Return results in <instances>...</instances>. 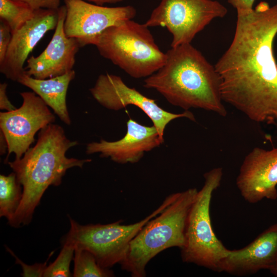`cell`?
Wrapping results in <instances>:
<instances>
[{
	"label": "cell",
	"mask_w": 277,
	"mask_h": 277,
	"mask_svg": "<svg viewBox=\"0 0 277 277\" xmlns=\"http://www.w3.org/2000/svg\"><path fill=\"white\" fill-rule=\"evenodd\" d=\"M75 247L70 243L63 242L62 249L55 260L47 266L44 277L73 276L70 270V265L73 260Z\"/></svg>",
	"instance_id": "21"
},
{
	"label": "cell",
	"mask_w": 277,
	"mask_h": 277,
	"mask_svg": "<svg viewBox=\"0 0 277 277\" xmlns=\"http://www.w3.org/2000/svg\"><path fill=\"white\" fill-rule=\"evenodd\" d=\"M75 76L73 70L60 76L42 80L24 73L17 82L31 89L52 109L63 122L69 125L71 120L67 107L66 95L69 84Z\"/></svg>",
	"instance_id": "17"
},
{
	"label": "cell",
	"mask_w": 277,
	"mask_h": 277,
	"mask_svg": "<svg viewBox=\"0 0 277 277\" xmlns=\"http://www.w3.org/2000/svg\"><path fill=\"white\" fill-rule=\"evenodd\" d=\"M174 195V193L168 195L152 213L132 224L122 225L118 221L108 224L83 225L69 217L70 228L63 242L90 251L102 268L109 269L120 264L131 240L146 223L170 204Z\"/></svg>",
	"instance_id": "7"
},
{
	"label": "cell",
	"mask_w": 277,
	"mask_h": 277,
	"mask_svg": "<svg viewBox=\"0 0 277 277\" xmlns=\"http://www.w3.org/2000/svg\"><path fill=\"white\" fill-rule=\"evenodd\" d=\"M7 84L4 83L0 84V109L11 111L16 108L11 104L7 95Z\"/></svg>",
	"instance_id": "25"
},
{
	"label": "cell",
	"mask_w": 277,
	"mask_h": 277,
	"mask_svg": "<svg viewBox=\"0 0 277 277\" xmlns=\"http://www.w3.org/2000/svg\"><path fill=\"white\" fill-rule=\"evenodd\" d=\"M277 260V223L259 234L245 247L228 250L221 264V272L236 275L270 270Z\"/></svg>",
	"instance_id": "16"
},
{
	"label": "cell",
	"mask_w": 277,
	"mask_h": 277,
	"mask_svg": "<svg viewBox=\"0 0 277 277\" xmlns=\"http://www.w3.org/2000/svg\"><path fill=\"white\" fill-rule=\"evenodd\" d=\"M77 144V141L67 137L61 126L50 124L39 131L35 145L21 158L7 162L23 187L21 204L8 221L11 226L18 228L28 225L47 189L50 186L60 185L69 169L82 168L91 161L66 156V152Z\"/></svg>",
	"instance_id": "3"
},
{
	"label": "cell",
	"mask_w": 277,
	"mask_h": 277,
	"mask_svg": "<svg viewBox=\"0 0 277 277\" xmlns=\"http://www.w3.org/2000/svg\"><path fill=\"white\" fill-rule=\"evenodd\" d=\"M0 148H1V154L3 155L6 153L7 150L8 151V145L6 140L4 134L1 131L0 135Z\"/></svg>",
	"instance_id": "27"
},
{
	"label": "cell",
	"mask_w": 277,
	"mask_h": 277,
	"mask_svg": "<svg viewBox=\"0 0 277 277\" xmlns=\"http://www.w3.org/2000/svg\"><path fill=\"white\" fill-rule=\"evenodd\" d=\"M244 200L251 204L277 198V147L254 148L244 158L236 180Z\"/></svg>",
	"instance_id": "12"
},
{
	"label": "cell",
	"mask_w": 277,
	"mask_h": 277,
	"mask_svg": "<svg viewBox=\"0 0 277 277\" xmlns=\"http://www.w3.org/2000/svg\"><path fill=\"white\" fill-rule=\"evenodd\" d=\"M35 10L19 1L0 0V19L8 25L12 34L33 16Z\"/></svg>",
	"instance_id": "19"
},
{
	"label": "cell",
	"mask_w": 277,
	"mask_h": 277,
	"mask_svg": "<svg viewBox=\"0 0 277 277\" xmlns=\"http://www.w3.org/2000/svg\"><path fill=\"white\" fill-rule=\"evenodd\" d=\"M58 9L35 10L33 16L12 34L5 60L0 64V71L7 78L17 82L25 73L24 65L29 54L47 32L55 29Z\"/></svg>",
	"instance_id": "13"
},
{
	"label": "cell",
	"mask_w": 277,
	"mask_h": 277,
	"mask_svg": "<svg viewBox=\"0 0 277 277\" xmlns=\"http://www.w3.org/2000/svg\"><path fill=\"white\" fill-rule=\"evenodd\" d=\"M23 104L18 109L0 112L1 131L8 145L5 162L11 153L21 158L34 142L36 133L55 121L45 102L34 92L20 93Z\"/></svg>",
	"instance_id": "9"
},
{
	"label": "cell",
	"mask_w": 277,
	"mask_h": 277,
	"mask_svg": "<svg viewBox=\"0 0 277 277\" xmlns=\"http://www.w3.org/2000/svg\"><path fill=\"white\" fill-rule=\"evenodd\" d=\"M269 270L274 276H277V260L273 266Z\"/></svg>",
	"instance_id": "29"
},
{
	"label": "cell",
	"mask_w": 277,
	"mask_h": 277,
	"mask_svg": "<svg viewBox=\"0 0 277 277\" xmlns=\"http://www.w3.org/2000/svg\"><path fill=\"white\" fill-rule=\"evenodd\" d=\"M223 169L216 167L204 174V184L189 210L185 231L183 261L221 272V264L229 249L214 232L210 207L213 193L220 185Z\"/></svg>",
	"instance_id": "6"
},
{
	"label": "cell",
	"mask_w": 277,
	"mask_h": 277,
	"mask_svg": "<svg viewBox=\"0 0 277 277\" xmlns=\"http://www.w3.org/2000/svg\"><path fill=\"white\" fill-rule=\"evenodd\" d=\"M89 3H93L96 5L103 6L105 4H114L124 0H84Z\"/></svg>",
	"instance_id": "28"
},
{
	"label": "cell",
	"mask_w": 277,
	"mask_h": 277,
	"mask_svg": "<svg viewBox=\"0 0 277 277\" xmlns=\"http://www.w3.org/2000/svg\"><path fill=\"white\" fill-rule=\"evenodd\" d=\"M66 12L65 5L60 6L53 36L39 55L27 59L25 68L26 75L42 80L60 76L73 70L76 54L81 47L76 39L68 37L65 32Z\"/></svg>",
	"instance_id": "14"
},
{
	"label": "cell",
	"mask_w": 277,
	"mask_h": 277,
	"mask_svg": "<svg viewBox=\"0 0 277 277\" xmlns=\"http://www.w3.org/2000/svg\"><path fill=\"white\" fill-rule=\"evenodd\" d=\"M166 54L164 65L146 77L144 87L155 90L170 104L185 110L200 108L226 116L214 66L191 43L171 47Z\"/></svg>",
	"instance_id": "2"
},
{
	"label": "cell",
	"mask_w": 277,
	"mask_h": 277,
	"mask_svg": "<svg viewBox=\"0 0 277 277\" xmlns=\"http://www.w3.org/2000/svg\"><path fill=\"white\" fill-rule=\"evenodd\" d=\"M0 23V64L4 62L9 47L12 34L10 28L4 21Z\"/></svg>",
	"instance_id": "23"
},
{
	"label": "cell",
	"mask_w": 277,
	"mask_h": 277,
	"mask_svg": "<svg viewBox=\"0 0 277 277\" xmlns=\"http://www.w3.org/2000/svg\"><path fill=\"white\" fill-rule=\"evenodd\" d=\"M22 185L13 172L8 175H0V216L8 221L16 213L22 199Z\"/></svg>",
	"instance_id": "18"
},
{
	"label": "cell",
	"mask_w": 277,
	"mask_h": 277,
	"mask_svg": "<svg viewBox=\"0 0 277 277\" xmlns=\"http://www.w3.org/2000/svg\"><path fill=\"white\" fill-rule=\"evenodd\" d=\"M89 90L93 98L107 109L118 111L131 105L140 109L151 120L163 140L165 128L172 120L186 117L195 121L194 115L189 110L181 113L165 110L155 100L145 96L134 88L128 87L117 75L108 73L100 75Z\"/></svg>",
	"instance_id": "10"
},
{
	"label": "cell",
	"mask_w": 277,
	"mask_h": 277,
	"mask_svg": "<svg viewBox=\"0 0 277 277\" xmlns=\"http://www.w3.org/2000/svg\"><path fill=\"white\" fill-rule=\"evenodd\" d=\"M93 45L101 55L135 78L149 77L166 60L149 27L132 19L108 28Z\"/></svg>",
	"instance_id": "5"
},
{
	"label": "cell",
	"mask_w": 277,
	"mask_h": 277,
	"mask_svg": "<svg viewBox=\"0 0 277 277\" xmlns=\"http://www.w3.org/2000/svg\"><path fill=\"white\" fill-rule=\"evenodd\" d=\"M74 277H109L114 276L108 268L101 267L95 256L90 251L75 247L74 254Z\"/></svg>",
	"instance_id": "20"
},
{
	"label": "cell",
	"mask_w": 277,
	"mask_h": 277,
	"mask_svg": "<svg viewBox=\"0 0 277 277\" xmlns=\"http://www.w3.org/2000/svg\"><path fill=\"white\" fill-rule=\"evenodd\" d=\"M7 250L11 253L13 257L15 259L16 263L19 264L22 268V273L21 275L23 276H37L41 277L43 276L45 269L47 266V262L44 263H35L32 265H29L21 261L18 259L7 247H6Z\"/></svg>",
	"instance_id": "22"
},
{
	"label": "cell",
	"mask_w": 277,
	"mask_h": 277,
	"mask_svg": "<svg viewBox=\"0 0 277 277\" xmlns=\"http://www.w3.org/2000/svg\"><path fill=\"white\" fill-rule=\"evenodd\" d=\"M236 11L233 39L214 65L223 101L252 121L277 126V4Z\"/></svg>",
	"instance_id": "1"
},
{
	"label": "cell",
	"mask_w": 277,
	"mask_h": 277,
	"mask_svg": "<svg viewBox=\"0 0 277 277\" xmlns=\"http://www.w3.org/2000/svg\"><path fill=\"white\" fill-rule=\"evenodd\" d=\"M228 3L236 11L251 10L253 9V5L256 0H227Z\"/></svg>",
	"instance_id": "26"
},
{
	"label": "cell",
	"mask_w": 277,
	"mask_h": 277,
	"mask_svg": "<svg viewBox=\"0 0 277 277\" xmlns=\"http://www.w3.org/2000/svg\"><path fill=\"white\" fill-rule=\"evenodd\" d=\"M24 2L33 10L47 9L57 10L60 7L61 0H16Z\"/></svg>",
	"instance_id": "24"
},
{
	"label": "cell",
	"mask_w": 277,
	"mask_h": 277,
	"mask_svg": "<svg viewBox=\"0 0 277 277\" xmlns=\"http://www.w3.org/2000/svg\"><path fill=\"white\" fill-rule=\"evenodd\" d=\"M198 191L193 188L175 193L170 204L131 240L120 263L122 269L133 277H144L146 266L157 254L169 248L183 247L188 215Z\"/></svg>",
	"instance_id": "4"
},
{
	"label": "cell",
	"mask_w": 277,
	"mask_h": 277,
	"mask_svg": "<svg viewBox=\"0 0 277 277\" xmlns=\"http://www.w3.org/2000/svg\"><path fill=\"white\" fill-rule=\"evenodd\" d=\"M66 16L64 28L66 35L74 38L83 47L93 45L98 36L108 28L136 15L130 5L108 7L84 0H64Z\"/></svg>",
	"instance_id": "11"
},
{
	"label": "cell",
	"mask_w": 277,
	"mask_h": 277,
	"mask_svg": "<svg viewBox=\"0 0 277 277\" xmlns=\"http://www.w3.org/2000/svg\"><path fill=\"white\" fill-rule=\"evenodd\" d=\"M227 9L213 0H161L145 23L165 27L172 35L171 47L191 43L195 35Z\"/></svg>",
	"instance_id": "8"
},
{
	"label": "cell",
	"mask_w": 277,
	"mask_h": 277,
	"mask_svg": "<svg viewBox=\"0 0 277 277\" xmlns=\"http://www.w3.org/2000/svg\"><path fill=\"white\" fill-rule=\"evenodd\" d=\"M164 142L153 125L145 126L129 118L123 137L114 142L101 139L88 143L86 151L88 154L99 153L101 157H110L119 164H134L142 158L145 152L160 146Z\"/></svg>",
	"instance_id": "15"
}]
</instances>
